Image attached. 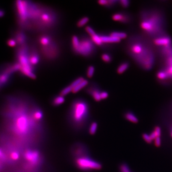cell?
<instances>
[{"label":"cell","mask_w":172,"mask_h":172,"mask_svg":"<svg viewBox=\"0 0 172 172\" xmlns=\"http://www.w3.org/2000/svg\"><path fill=\"white\" fill-rule=\"evenodd\" d=\"M98 125L97 122L96 121H93L91 122L90 125H89V132L90 135H94L96 133L97 130L98 129Z\"/></svg>","instance_id":"22"},{"label":"cell","mask_w":172,"mask_h":172,"mask_svg":"<svg viewBox=\"0 0 172 172\" xmlns=\"http://www.w3.org/2000/svg\"><path fill=\"white\" fill-rule=\"evenodd\" d=\"M28 57L30 64L33 68H35L40 61L41 56L35 43L29 44Z\"/></svg>","instance_id":"9"},{"label":"cell","mask_w":172,"mask_h":172,"mask_svg":"<svg viewBox=\"0 0 172 172\" xmlns=\"http://www.w3.org/2000/svg\"><path fill=\"white\" fill-rule=\"evenodd\" d=\"M130 64L128 62H124L119 64L117 69V72L119 74H121L128 70Z\"/></svg>","instance_id":"18"},{"label":"cell","mask_w":172,"mask_h":172,"mask_svg":"<svg viewBox=\"0 0 172 172\" xmlns=\"http://www.w3.org/2000/svg\"><path fill=\"white\" fill-rule=\"evenodd\" d=\"M10 157L13 161H17L20 157V154L18 151H14L11 153Z\"/></svg>","instance_id":"30"},{"label":"cell","mask_w":172,"mask_h":172,"mask_svg":"<svg viewBox=\"0 0 172 172\" xmlns=\"http://www.w3.org/2000/svg\"><path fill=\"white\" fill-rule=\"evenodd\" d=\"M88 85H89V81L87 79H84L83 81H82V82H81V83H79L78 85H77L76 87L73 89L72 92L73 93H76L79 91L81 89L86 87Z\"/></svg>","instance_id":"19"},{"label":"cell","mask_w":172,"mask_h":172,"mask_svg":"<svg viewBox=\"0 0 172 172\" xmlns=\"http://www.w3.org/2000/svg\"><path fill=\"white\" fill-rule=\"evenodd\" d=\"M4 15V11L3 10L0 9V17L3 16Z\"/></svg>","instance_id":"41"},{"label":"cell","mask_w":172,"mask_h":172,"mask_svg":"<svg viewBox=\"0 0 172 172\" xmlns=\"http://www.w3.org/2000/svg\"><path fill=\"white\" fill-rule=\"evenodd\" d=\"M89 117V106L84 99H76L73 101L68 113L70 124L76 130L85 126Z\"/></svg>","instance_id":"2"},{"label":"cell","mask_w":172,"mask_h":172,"mask_svg":"<svg viewBox=\"0 0 172 172\" xmlns=\"http://www.w3.org/2000/svg\"></svg>","instance_id":"43"},{"label":"cell","mask_w":172,"mask_h":172,"mask_svg":"<svg viewBox=\"0 0 172 172\" xmlns=\"http://www.w3.org/2000/svg\"><path fill=\"white\" fill-rule=\"evenodd\" d=\"M109 97V93L108 92L106 91H101L100 93V98H101V100H105Z\"/></svg>","instance_id":"37"},{"label":"cell","mask_w":172,"mask_h":172,"mask_svg":"<svg viewBox=\"0 0 172 172\" xmlns=\"http://www.w3.org/2000/svg\"><path fill=\"white\" fill-rule=\"evenodd\" d=\"M143 139L146 142H147V143H151L152 142V140L151 138L150 137V135L146 134V133H144L143 135Z\"/></svg>","instance_id":"34"},{"label":"cell","mask_w":172,"mask_h":172,"mask_svg":"<svg viewBox=\"0 0 172 172\" xmlns=\"http://www.w3.org/2000/svg\"><path fill=\"white\" fill-rule=\"evenodd\" d=\"M101 59L104 62L110 63L112 61V57L108 53H103L101 56Z\"/></svg>","instance_id":"26"},{"label":"cell","mask_w":172,"mask_h":172,"mask_svg":"<svg viewBox=\"0 0 172 172\" xmlns=\"http://www.w3.org/2000/svg\"><path fill=\"white\" fill-rule=\"evenodd\" d=\"M100 35L102 42L106 45L109 44L118 43L121 42V39H119L118 38L110 36V35Z\"/></svg>","instance_id":"14"},{"label":"cell","mask_w":172,"mask_h":172,"mask_svg":"<svg viewBox=\"0 0 172 172\" xmlns=\"http://www.w3.org/2000/svg\"><path fill=\"white\" fill-rule=\"evenodd\" d=\"M154 143L156 146L158 147L161 145V140L160 137H156L154 139Z\"/></svg>","instance_id":"40"},{"label":"cell","mask_w":172,"mask_h":172,"mask_svg":"<svg viewBox=\"0 0 172 172\" xmlns=\"http://www.w3.org/2000/svg\"><path fill=\"white\" fill-rule=\"evenodd\" d=\"M154 134L156 135V137H160L161 134V128L159 127H156L154 131Z\"/></svg>","instance_id":"35"},{"label":"cell","mask_w":172,"mask_h":172,"mask_svg":"<svg viewBox=\"0 0 172 172\" xmlns=\"http://www.w3.org/2000/svg\"><path fill=\"white\" fill-rule=\"evenodd\" d=\"M11 37L16 42L18 46H23L28 44V38L25 31L21 29H18L13 32Z\"/></svg>","instance_id":"10"},{"label":"cell","mask_w":172,"mask_h":172,"mask_svg":"<svg viewBox=\"0 0 172 172\" xmlns=\"http://www.w3.org/2000/svg\"><path fill=\"white\" fill-rule=\"evenodd\" d=\"M85 30L87 32V33L90 35V37L93 36L96 34V32H95L94 30L90 26H87L85 27Z\"/></svg>","instance_id":"32"},{"label":"cell","mask_w":172,"mask_h":172,"mask_svg":"<svg viewBox=\"0 0 172 172\" xmlns=\"http://www.w3.org/2000/svg\"><path fill=\"white\" fill-rule=\"evenodd\" d=\"M119 5L124 8H127L130 5V1L128 0H121L119 1Z\"/></svg>","instance_id":"31"},{"label":"cell","mask_w":172,"mask_h":172,"mask_svg":"<svg viewBox=\"0 0 172 172\" xmlns=\"http://www.w3.org/2000/svg\"><path fill=\"white\" fill-rule=\"evenodd\" d=\"M71 43H72V50L74 52H75L79 46V38L76 35H73L72 36Z\"/></svg>","instance_id":"21"},{"label":"cell","mask_w":172,"mask_h":172,"mask_svg":"<svg viewBox=\"0 0 172 172\" xmlns=\"http://www.w3.org/2000/svg\"><path fill=\"white\" fill-rule=\"evenodd\" d=\"M7 44H8L9 46H11V47H15V46H17L16 42L15 41V40L12 37L10 38L8 40V41H7Z\"/></svg>","instance_id":"33"},{"label":"cell","mask_w":172,"mask_h":172,"mask_svg":"<svg viewBox=\"0 0 172 172\" xmlns=\"http://www.w3.org/2000/svg\"><path fill=\"white\" fill-rule=\"evenodd\" d=\"M157 11H145L142 13L140 27L146 34L156 38L164 34L162 30L163 18Z\"/></svg>","instance_id":"3"},{"label":"cell","mask_w":172,"mask_h":172,"mask_svg":"<svg viewBox=\"0 0 172 172\" xmlns=\"http://www.w3.org/2000/svg\"><path fill=\"white\" fill-rule=\"evenodd\" d=\"M89 18L87 17H83L79 19L77 22L76 25L78 27L81 28L85 26L87 23L89 22Z\"/></svg>","instance_id":"24"},{"label":"cell","mask_w":172,"mask_h":172,"mask_svg":"<svg viewBox=\"0 0 172 172\" xmlns=\"http://www.w3.org/2000/svg\"><path fill=\"white\" fill-rule=\"evenodd\" d=\"M125 116L126 119L130 122H133V123H137L138 121V118L132 113H130V112L127 113L126 114H125Z\"/></svg>","instance_id":"23"},{"label":"cell","mask_w":172,"mask_h":172,"mask_svg":"<svg viewBox=\"0 0 172 172\" xmlns=\"http://www.w3.org/2000/svg\"><path fill=\"white\" fill-rule=\"evenodd\" d=\"M79 39V46L74 53L85 57H91L94 56L96 54V45L91 38L82 35Z\"/></svg>","instance_id":"6"},{"label":"cell","mask_w":172,"mask_h":172,"mask_svg":"<svg viewBox=\"0 0 172 172\" xmlns=\"http://www.w3.org/2000/svg\"><path fill=\"white\" fill-rule=\"evenodd\" d=\"M95 68L93 66H89L87 70V76L89 78H92L94 74Z\"/></svg>","instance_id":"27"},{"label":"cell","mask_w":172,"mask_h":172,"mask_svg":"<svg viewBox=\"0 0 172 172\" xmlns=\"http://www.w3.org/2000/svg\"><path fill=\"white\" fill-rule=\"evenodd\" d=\"M74 163L77 168L84 171L100 170L102 167L100 162L92 159L87 154L75 157Z\"/></svg>","instance_id":"7"},{"label":"cell","mask_w":172,"mask_h":172,"mask_svg":"<svg viewBox=\"0 0 172 172\" xmlns=\"http://www.w3.org/2000/svg\"><path fill=\"white\" fill-rule=\"evenodd\" d=\"M110 36L118 38L119 39H125L127 37V34L125 32L114 31L110 33Z\"/></svg>","instance_id":"20"},{"label":"cell","mask_w":172,"mask_h":172,"mask_svg":"<svg viewBox=\"0 0 172 172\" xmlns=\"http://www.w3.org/2000/svg\"><path fill=\"white\" fill-rule=\"evenodd\" d=\"M1 162L2 161L1 160H0V169H1V167H2V164H1Z\"/></svg>","instance_id":"42"},{"label":"cell","mask_w":172,"mask_h":172,"mask_svg":"<svg viewBox=\"0 0 172 172\" xmlns=\"http://www.w3.org/2000/svg\"><path fill=\"white\" fill-rule=\"evenodd\" d=\"M153 43L156 46L162 48L172 44V39L169 35L164 33L154 38Z\"/></svg>","instance_id":"11"},{"label":"cell","mask_w":172,"mask_h":172,"mask_svg":"<svg viewBox=\"0 0 172 172\" xmlns=\"http://www.w3.org/2000/svg\"><path fill=\"white\" fill-rule=\"evenodd\" d=\"M36 43L41 57L44 60L53 61L59 57L61 53L59 44L53 35L48 32L39 35L36 38Z\"/></svg>","instance_id":"1"},{"label":"cell","mask_w":172,"mask_h":172,"mask_svg":"<svg viewBox=\"0 0 172 172\" xmlns=\"http://www.w3.org/2000/svg\"><path fill=\"white\" fill-rule=\"evenodd\" d=\"M72 90H73V88L70 85L67 86L66 87H65L62 90H61L59 95L63 96V97H65V96H67V95H68L69 93L72 92Z\"/></svg>","instance_id":"25"},{"label":"cell","mask_w":172,"mask_h":172,"mask_svg":"<svg viewBox=\"0 0 172 172\" xmlns=\"http://www.w3.org/2000/svg\"><path fill=\"white\" fill-rule=\"evenodd\" d=\"M121 172H130L129 167L126 164H123L120 167Z\"/></svg>","instance_id":"36"},{"label":"cell","mask_w":172,"mask_h":172,"mask_svg":"<svg viewBox=\"0 0 172 172\" xmlns=\"http://www.w3.org/2000/svg\"><path fill=\"white\" fill-rule=\"evenodd\" d=\"M164 65L165 68L172 66V56L165 57L164 59Z\"/></svg>","instance_id":"29"},{"label":"cell","mask_w":172,"mask_h":172,"mask_svg":"<svg viewBox=\"0 0 172 172\" xmlns=\"http://www.w3.org/2000/svg\"><path fill=\"white\" fill-rule=\"evenodd\" d=\"M108 1H106V0H100L98 1V3L100 5L106 7H107V5H108Z\"/></svg>","instance_id":"39"},{"label":"cell","mask_w":172,"mask_h":172,"mask_svg":"<svg viewBox=\"0 0 172 172\" xmlns=\"http://www.w3.org/2000/svg\"><path fill=\"white\" fill-rule=\"evenodd\" d=\"M90 38H91L92 40L93 41V43H94V44L96 46L101 47H105L106 46H107V45L104 44L102 42V41L100 39V35H98V34L96 33L95 35H94L91 37H90Z\"/></svg>","instance_id":"17"},{"label":"cell","mask_w":172,"mask_h":172,"mask_svg":"<svg viewBox=\"0 0 172 172\" xmlns=\"http://www.w3.org/2000/svg\"><path fill=\"white\" fill-rule=\"evenodd\" d=\"M65 101V99L63 96L59 95L54 97L52 100V104L55 107H57L63 104Z\"/></svg>","instance_id":"16"},{"label":"cell","mask_w":172,"mask_h":172,"mask_svg":"<svg viewBox=\"0 0 172 172\" xmlns=\"http://www.w3.org/2000/svg\"><path fill=\"white\" fill-rule=\"evenodd\" d=\"M28 52V44L17 47L15 53V62L20 66L19 72L23 76L35 79L36 76L35 74V68L31 66L29 62Z\"/></svg>","instance_id":"5"},{"label":"cell","mask_w":172,"mask_h":172,"mask_svg":"<svg viewBox=\"0 0 172 172\" xmlns=\"http://www.w3.org/2000/svg\"><path fill=\"white\" fill-rule=\"evenodd\" d=\"M83 77H79V78H77L76 79H75V81H74L73 82L70 84V86H71V87L73 88V89L74 87H76L77 85H78L79 83H81V82H82V81H83L84 80Z\"/></svg>","instance_id":"28"},{"label":"cell","mask_w":172,"mask_h":172,"mask_svg":"<svg viewBox=\"0 0 172 172\" xmlns=\"http://www.w3.org/2000/svg\"><path fill=\"white\" fill-rule=\"evenodd\" d=\"M112 19L114 21L121 23H128L130 22V15L123 12L115 13L112 16Z\"/></svg>","instance_id":"13"},{"label":"cell","mask_w":172,"mask_h":172,"mask_svg":"<svg viewBox=\"0 0 172 172\" xmlns=\"http://www.w3.org/2000/svg\"><path fill=\"white\" fill-rule=\"evenodd\" d=\"M156 77L158 81H161L162 82L170 79L165 69H162L158 71L156 74Z\"/></svg>","instance_id":"15"},{"label":"cell","mask_w":172,"mask_h":172,"mask_svg":"<svg viewBox=\"0 0 172 172\" xmlns=\"http://www.w3.org/2000/svg\"><path fill=\"white\" fill-rule=\"evenodd\" d=\"M165 70H166L167 73L168 74L170 79H172V66L165 68Z\"/></svg>","instance_id":"38"},{"label":"cell","mask_w":172,"mask_h":172,"mask_svg":"<svg viewBox=\"0 0 172 172\" xmlns=\"http://www.w3.org/2000/svg\"><path fill=\"white\" fill-rule=\"evenodd\" d=\"M24 157L28 162L30 167L38 166L42 161L41 154L38 150L27 149L24 153Z\"/></svg>","instance_id":"8"},{"label":"cell","mask_w":172,"mask_h":172,"mask_svg":"<svg viewBox=\"0 0 172 172\" xmlns=\"http://www.w3.org/2000/svg\"><path fill=\"white\" fill-rule=\"evenodd\" d=\"M101 91L99 86L95 83L91 84L86 89V92L97 102H100L101 100L100 98Z\"/></svg>","instance_id":"12"},{"label":"cell","mask_w":172,"mask_h":172,"mask_svg":"<svg viewBox=\"0 0 172 172\" xmlns=\"http://www.w3.org/2000/svg\"><path fill=\"white\" fill-rule=\"evenodd\" d=\"M58 22L57 13L52 9L43 6L39 17L32 25V31L48 32L57 27Z\"/></svg>","instance_id":"4"}]
</instances>
